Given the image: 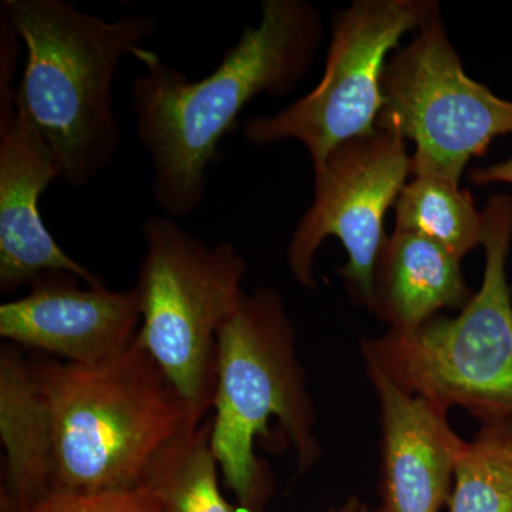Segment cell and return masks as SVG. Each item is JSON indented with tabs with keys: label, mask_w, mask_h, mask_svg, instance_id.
I'll return each mask as SVG.
<instances>
[{
	"label": "cell",
	"mask_w": 512,
	"mask_h": 512,
	"mask_svg": "<svg viewBox=\"0 0 512 512\" xmlns=\"http://www.w3.org/2000/svg\"><path fill=\"white\" fill-rule=\"evenodd\" d=\"M439 12L436 0H356L333 18L318 86L275 116L247 121L245 140L256 147L299 141L316 168L345 141L375 133L390 52Z\"/></svg>",
	"instance_id": "ba28073f"
},
{
	"label": "cell",
	"mask_w": 512,
	"mask_h": 512,
	"mask_svg": "<svg viewBox=\"0 0 512 512\" xmlns=\"http://www.w3.org/2000/svg\"><path fill=\"white\" fill-rule=\"evenodd\" d=\"M211 447V417L171 440L151 461L143 484L163 512H238L225 500Z\"/></svg>",
	"instance_id": "9a60e30c"
},
{
	"label": "cell",
	"mask_w": 512,
	"mask_h": 512,
	"mask_svg": "<svg viewBox=\"0 0 512 512\" xmlns=\"http://www.w3.org/2000/svg\"><path fill=\"white\" fill-rule=\"evenodd\" d=\"M471 184L487 185L493 183H507L512 185V157L504 163L488 165V167L474 168L470 173Z\"/></svg>",
	"instance_id": "d6986e66"
},
{
	"label": "cell",
	"mask_w": 512,
	"mask_h": 512,
	"mask_svg": "<svg viewBox=\"0 0 512 512\" xmlns=\"http://www.w3.org/2000/svg\"><path fill=\"white\" fill-rule=\"evenodd\" d=\"M0 9L26 52L16 113L35 131L60 178L82 188L119 151L114 77L124 57L156 32L157 20H106L64 0H5Z\"/></svg>",
	"instance_id": "7a4b0ae2"
},
{
	"label": "cell",
	"mask_w": 512,
	"mask_h": 512,
	"mask_svg": "<svg viewBox=\"0 0 512 512\" xmlns=\"http://www.w3.org/2000/svg\"><path fill=\"white\" fill-rule=\"evenodd\" d=\"M362 512H373V511H372V510H370V508H369V507H367V505L365 504V505H363V510H362Z\"/></svg>",
	"instance_id": "44dd1931"
},
{
	"label": "cell",
	"mask_w": 512,
	"mask_h": 512,
	"mask_svg": "<svg viewBox=\"0 0 512 512\" xmlns=\"http://www.w3.org/2000/svg\"><path fill=\"white\" fill-rule=\"evenodd\" d=\"M366 370L382 429V503L373 512H440L450 500L464 440L448 424V410L404 393L375 366Z\"/></svg>",
	"instance_id": "7c38bea8"
},
{
	"label": "cell",
	"mask_w": 512,
	"mask_h": 512,
	"mask_svg": "<svg viewBox=\"0 0 512 512\" xmlns=\"http://www.w3.org/2000/svg\"><path fill=\"white\" fill-rule=\"evenodd\" d=\"M32 366L52 413L55 490L137 487L171 440L205 420L137 340L99 365L35 359Z\"/></svg>",
	"instance_id": "277c9868"
},
{
	"label": "cell",
	"mask_w": 512,
	"mask_h": 512,
	"mask_svg": "<svg viewBox=\"0 0 512 512\" xmlns=\"http://www.w3.org/2000/svg\"><path fill=\"white\" fill-rule=\"evenodd\" d=\"M471 298L461 259L443 245L397 229L384 239L369 311L389 329L412 332L443 309H463Z\"/></svg>",
	"instance_id": "5bb4252c"
},
{
	"label": "cell",
	"mask_w": 512,
	"mask_h": 512,
	"mask_svg": "<svg viewBox=\"0 0 512 512\" xmlns=\"http://www.w3.org/2000/svg\"><path fill=\"white\" fill-rule=\"evenodd\" d=\"M313 171L311 207L286 251L289 271L299 285L315 289L316 252L326 238H338L348 252L339 275L353 301L369 309L377 258L387 237L384 217L412 174L406 141L376 128L340 144Z\"/></svg>",
	"instance_id": "9c48e42d"
},
{
	"label": "cell",
	"mask_w": 512,
	"mask_h": 512,
	"mask_svg": "<svg viewBox=\"0 0 512 512\" xmlns=\"http://www.w3.org/2000/svg\"><path fill=\"white\" fill-rule=\"evenodd\" d=\"M448 512H512V419L481 424L464 440Z\"/></svg>",
	"instance_id": "e0dca14e"
},
{
	"label": "cell",
	"mask_w": 512,
	"mask_h": 512,
	"mask_svg": "<svg viewBox=\"0 0 512 512\" xmlns=\"http://www.w3.org/2000/svg\"><path fill=\"white\" fill-rule=\"evenodd\" d=\"M397 231L433 239L463 261L483 245L484 218L470 192L439 175H420L407 183L394 204Z\"/></svg>",
	"instance_id": "2e32d148"
},
{
	"label": "cell",
	"mask_w": 512,
	"mask_h": 512,
	"mask_svg": "<svg viewBox=\"0 0 512 512\" xmlns=\"http://www.w3.org/2000/svg\"><path fill=\"white\" fill-rule=\"evenodd\" d=\"M0 512H163L156 493L146 484L124 490H55L19 511Z\"/></svg>",
	"instance_id": "ac0fdd59"
},
{
	"label": "cell",
	"mask_w": 512,
	"mask_h": 512,
	"mask_svg": "<svg viewBox=\"0 0 512 512\" xmlns=\"http://www.w3.org/2000/svg\"><path fill=\"white\" fill-rule=\"evenodd\" d=\"M376 128L413 141L414 177L460 184L471 158L512 134V101L467 76L439 12L387 60Z\"/></svg>",
	"instance_id": "52a82bcc"
},
{
	"label": "cell",
	"mask_w": 512,
	"mask_h": 512,
	"mask_svg": "<svg viewBox=\"0 0 512 512\" xmlns=\"http://www.w3.org/2000/svg\"><path fill=\"white\" fill-rule=\"evenodd\" d=\"M318 9L305 0H265L261 22L242 30L237 45L200 80H191L153 50L138 47L143 64L131 90L137 136L153 163V197L173 220L201 207L207 171L222 138L245 106L282 97L301 82L322 42Z\"/></svg>",
	"instance_id": "6da1fadb"
},
{
	"label": "cell",
	"mask_w": 512,
	"mask_h": 512,
	"mask_svg": "<svg viewBox=\"0 0 512 512\" xmlns=\"http://www.w3.org/2000/svg\"><path fill=\"white\" fill-rule=\"evenodd\" d=\"M485 268L480 291L456 318H433L412 332L389 329L362 340L366 365L404 393L444 410L463 407L484 423L512 419V292L507 258L512 197L483 210Z\"/></svg>",
	"instance_id": "5b68a950"
},
{
	"label": "cell",
	"mask_w": 512,
	"mask_h": 512,
	"mask_svg": "<svg viewBox=\"0 0 512 512\" xmlns=\"http://www.w3.org/2000/svg\"><path fill=\"white\" fill-rule=\"evenodd\" d=\"M60 178L35 131L16 113L0 117V292L32 286L46 274L76 276L90 288L103 279L57 244L40 214V198Z\"/></svg>",
	"instance_id": "8fae6325"
},
{
	"label": "cell",
	"mask_w": 512,
	"mask_h": 512,
	"mask_svg": "<svg viewBox=\"0 0 512 512\" xmlns=\"http://www.w3.org/2000/svg\"><path fill=\"white\" fill-rule=\"evenodd\" d=\"M69 274H46L28 295L0 306V338L63 362L99 365L126 352L140 329L137 286L80 288Z\"/></svg>",
	"instance_id": "30bf717a"
},
{
	"label": "cell",
	"mask_w": 512,
	"mask_h": 512,
	"mask_svg": "<svg viewBox=\"0 0 512 512\" xmlns=\"http://www.w3.org/2000/svg\"><path fill=\"white\" fill-rule=\"evenodd\" d=\"M137 343L207 419L217 382L218 335L244 298L247 262L228 242L207 245L170 217L143 222Z\"/></svg>",
	"instance_id": "8992f818"
},
{
	"label": "cell",
	"mask_w": 512,
	"mask_h": 512,
	"mask_svg": "<svg viewBox=\"0 0 512 512\" xmlns=\"http://www.w3.org/2000/svg\"><path fill=\"white\" fill-rule=\"evenodd\" d=\"M212 410V451L242 511H264L274 490L256 447H292L299 474L319 463L315 406L278 289L245 292L222 326Z\"/></svg>",
	"instance_id": "3957f363"
},
{
	"label": "cell",
	"mask_w": 512,
	"mask_h": 512,
	"mask_svg": "<svg viewBox=\"0 0 512 512\" xmlns=\"http://www.w3.org/2000/svg\"><path fill=\"white\" fill-rule=\"evenodd\" d=\"M0 440L5 484L0 511H19L55 491V430L32 359L18 346L0 349Z\"/></svg>",
	"instance_id": "4fadbf2b"
},
{
	"label": "cell",
	"mask_w": 512,
	"mask_h": 512,
	"mask_svg": "<svg viewBox=\"0 0 512 512\" xmlns=\"http://www.w3.org/2000/svg\"><path fill=\"white\" fill-rule=\"evenodd\" d=\"M363 505H365V503L359 500V498L349 497L348 500L342 505H339V507L328 508V510L322 512H362Z\"/></svg>",
	"instance_id": "ffe728a7"
}]
</instances>
